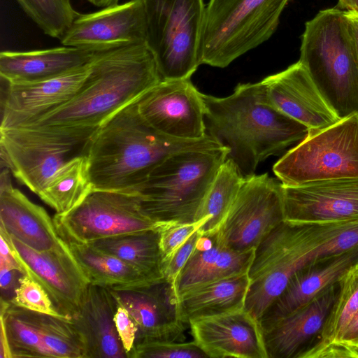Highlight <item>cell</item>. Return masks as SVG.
I'll list each match as a JSON object with an SVG mask.
<instances>
[{"instance_id": "cell-26", "label": "cell", "mask_w": 358, "mask_h": 358, "mask_svg": "<svg viewBox=\"0 0 358 358\" xmlns=\"http://www.w3.org/2000/svg\"><path fill=\"white\" fill-rule=\"evenodd\" d=\"M202 237L176 278L175 287L178 296L200 285L248 273L255 250H234L218 243L211 236L208 237V246H203Z\"/></svg>"}, {"instance_id": "cell-24", "label": "cell", "mask_w": 358, "mask_h": 358, "mask_svg": "<svg viewBox=\"0 0 358 358\" xmlns=\"http://www.w3.org/2000/svg\"><path fill=\"white\" fill-rule=\"evenodd\" d=\"M118 303L109 288L89 284L79 312L71 321L82 335L86 358H125L114 315Z\"/></svg>"}, {"instance_id": "cell-16", "label": "cell", "mask_w": 358, "mask_h": 358, "mask_svg": "<svg viewBox=\"0 0 358 358\" xmlns=\"http://www.w3.org/2000/svg\"><path fill=\"white\" fill-rule=\"evenodd\" d=\"M59 41L63 45L91 52L146 43L143 0H129L93 13H80Z\"/></svg>"}, {"instance_id": "cell-22", "label": "cell", "mask_w": 358, "mask_h": 358, "mask_svg": "<svg viewBox=\"0 0 358 358\" xmlns=\"http://www.w3.org/2000/svg\"><path fill=\"white\" fill-rule=\"evenodd\" d=\"M358 262V246L343 252L317 258L297 271L283 292L267 308L259 322L262 330L308 303L337 282Z\"/></svg>"}, {"instance_id": "cell-43", "label": "cell", "mask_w": 358, "mask_h": 358, "mask_svg": "<svg viewBox=\"0 0 358 358\" xmlns=\"http://www.w3.org/2000/svg\"><path fill=\"white\" fill-rule=\"evenodd\" d=\"M0 240V268L16 269L25 274L13 255L8 242L1 234Z\"/></svg>"}, {"instance_id": "cell-34", "label": "cell", "mask_w": 358, "mask_h": 358, "mask_svg": "<svg viewBox=\"0 0 358 358\" xmlns=\"http://www.w3.org/2000/svg\"><path fill=\"white\" fill-rule=\"evenodd\" d=\"M32 21L50 37L60 39L80 13L71 0H15Z\"/></svg>"}, {"instance_id": "cell-5", "label": "cell", "mask_w": 358, "mask_h": 358, "mask_svg": "<svg viewBox=\"0 0 358 358\" xmlns=\"http://www.w3.org/2000/svg\"><path fill=\"white\" fill-rule=\"evenodd\" d=\"M228 152L218 147L182 150L168 157L134 192L142 213L157 224L196 222Z\"/></svg>"}, {"instance_id": "cell-7", "label": "cell", "mask_w": 358, "mask_h": 358, "mask_svg": "<svg viewBox=\"0 0 358 358\" xmlns=\"http://www.w3.org/2000/svg\"><path fill=\"white\" fill-rule=\"evenodd\" d=\"M289 0H209L200 47L201 64L224 68L266 41Z\"/></svg>"}, {"instance_id": "cell-29", "label": "cell", "mask_w": 358, "mask_h": 358, "mask_svg": "<svg viewBox=\"0 0 358 358\" xmlns=\"http://www.w3.org/2000/svg\"><path fill=\"white\" fill-rule=\"evenodd\" d=\"M90 244L130 264L152 281L164 279L158 228L105 238Z\"/></svg>"}, {"instance_id": "cell-30", "label": "cell", "mask_w": 358, "mask_h": 358, "mask_svg": "<svg viewBox=\"0 0 358 358\" xmlns=\"http://www.w3.org/2000/svg\"><path fill=\"white\" fill-rule=\"evenodd\" d=\"M90 284L105 287L152 282L138 269L90 243H66Z\"/></svg>"}, {"instance_id": "cell-19", "label": "cell", "mask_w": 358, "mask_h": 358, "mask_svg": "<svg viewBox=\"0 0 358 358\" xmlns=\"http://www.w3.org/2000/svg\"><path fill=\"white\" fill-rule=\"evenodd\" d=\"M92 62V61H91ZM91 62L64 75L31 83L7 85L0 129L29 124L64 105L83 87Z\"/></svg>"}, {"instance_id": "cell-36", "label": "cell", "mask_w": 358, "mask_h": 358, "mask_svg": "<svg viewBox=\"0 0 358 358\" xmlns=\"http://www.w3.org/2000/svg\"><path fill=\"white\" fill-rule=\"evenodd\" d=\"M9 302L13 306L31 311L66 317L54 305L44 288L26 274L19 279V285Z\"/></svg>"}, {"instance_id": "cell-4", "label": "cell", "mask_w": 358, "mask_h": 358, "mask_svg": "<svg viewBox=\"0 0 358 358\" xmlns=\"http://www.w3.org/2000/svg\"><path fill=\"white\" fill-rule=\"evenodd\" d=\"M299 61L341 119L358 114V54L346 11L322 10L306 22Z\"/></svg>"}, {"instance_id": "cell-38", "label": "cell", "mask_w": 358, "mask_h": 358, "mask_svg": "<svg viewBox=\"0 0 358 358\" xmlns=\"http://www.w3.org/2000/svg\"><path fill=\"white\" fill-rule=\"evenodd\" d=\"M202 236L199 229L196 231L169 259L162 263V271L164 280L175 284L180 271L196 248Z\"/></svg>"}, {"instance_id": "cell-2", "label": "cell", "mask_w": 358, "mask_h": 358, "mask_svg": "<svg viewBox=\"0 0 358 358\" xmlns=\"http://www.w3.org/2000/svg\"><path fill=\"white\" fill-rule=\"evenodd\" d=\"M206 134L228 150L245 178L258 164L300 142L309 129L283 114L268 100L261 82L238 84L226 97L201 93Z\"/></svg>"}, {"instance_id": "cell-27", "label": "cell", "mask_w": 358, "mask_h": 358, "mask_svg": "<svg viewBox=\"0 0 358 358\" xmlns=\"http://www.w3.org/2000/svg\"><path fill=\"white\" fill-rule=\"evenodd\" d=\"M248 273L234 275L192 287L178 296L184 320L244 308L249 288Z\"/></svg>"}, {"instance_id": "cell-12", "label": "cell", "mask_w": 358, "mask_h": 358, "mask_svg": "<svg viewBox=\"0 0 358 358\" xmlns=\"http://www.w3.org/2000/svg\"><path fill=\"white\" fill-rule=\"evenodd\" d=\"M284 220L282 183L267 173L255 174L245 178L226 217L210 236L225 247L246 252L255 250Z\"/></svg>"}, {"instance_id": "cell-33", "label": "cell", "mask_w": 358, "mask_h": 358, "mask_svg": "<svg viewBox=\"0 0 358 358\" xmlns=\"http://www.w3.org/2000/svg\"><path fill=\"white\" fill-rule=\"evenodd\" d=\"M45 357L86 358L85 341L71 319L36 313Z\"/></svg>"}, {"instance_id": "cell-44", "label": "cell", "mask_w": 358, "mask_h": 358, "mask_svg": "<svg viewBox=\"0 0 358 358\" xmlns=\"http://www.w3.org/2000/svg\"><path fill=\"white\" fill-rule=\"evenodd\" d=\"M337 8L358 15V0H338Z\"/></svg>"}, {"instance_id": "cell-15", "label": "cell", "mask_w": 358, "mask_h": 358, "mask_svg": "<svg viewBox=\"0 0 358 358\" xmlns=\"http://www.w3.org/2000/svg\"><path fill=\"white\" fill-rule=\"evenodd\" d=\"M109 289L137 324L136 340L184 341L188 323L181 313L175 284L163 279Z\"/></svg>"}, {"instance_id": "cell-1", "label": "cell", "mask_w": 358, "mask_h": 358, "mask_svg": "<svg viewBox=\"0 0 358 358\" xmlns=\"http://www.w3.org/2000/svg\"><path fill=\"white\" fill-rule=\"evenodd\" d=\"M81 90L64 105L18 127L55 128L93 134L111 116L162 80L146 43L94 52ZM15 128V127H14Z\"/></svg>"}, {"instance_id": "cell-39", "label": "cell", "mask_w": 358, "mask_h": 358, "mask_svg": "<svg viewBox=\"0 0 358 358\" xmlns=\"http://www.w3.org/2000/svg\"><path fill=\"white\" fill-rule=\"evenodd\" d=\"M356 246H358V218L349 220L333 239L322 245L315 259L343 252Z\"/></svg>"}, {"instance_id": "cell-45", "label": "cell", "mask_w": 358, "mask_h": 358, "mask_svg": "<svg viewBox=\"0 0 358 358\" xmlns=\"http://www.w3.org/2000/svg\"><path fill=\"white\" fill-rule=\"evenodd\" d=\"M347 12V11H346ZM358 54V15L347 12Z\"/></svg>"}, {"instance_id": "cell-20", "label": "cell", "mask_w": 358, "mask_h": 358, "mask_svg": "<svg viewBox=\"0 0 358 358\" xmlns=\"http://www.w3.org/2000/svg\"><path fill=\"white\" fill-rule=\"evenodd\" d=\"M270 103L314 132L341 118L299 62L260 81Z\"/></svg>"}, {"instance_id": "cell-31", "label": "cell", "mask_w": 358, "mask_h": 358, "mask_svg": "<svg viewBox=\"0 0 358 358\" xmlns=\"http://www.w3.org/2000/svg\"><path fill=\"white\" fill-rule=\"evenodd\" d=\"M92 190L87 157L80 155L62 165L38 196L56 214H64L79 205Z\"/></svg>"}, {"instance_id": "cell-11", "label": "cell", "mask_w": 358, "mask_h": 358, "mask_svg": "<svg viewBox=\"0 0 358 358\" xmlns=\"http://www.w3.org/2000/svg\"><path fill=\"white\" fill-rule=\"evenodd\" d=\"M53 220L66 243H90L157 228L141 211L135 193L92 190L76 208Z\"/></svg>"}, {"instance_id": "cell-21", "label": "cell", "mask_w": 358, "mask_h": 358, "mask_svg": "<svg viewBox=\"0 0 358 358\" xmlns=\"http://www.w3.org/2000/svg\"><path fill=\"white\" fill-rule=\"evenodd\" d=\"M8 171L6 168L1 174L0 228L38 252L67 247L57 233L53 218L13 186Z\"/></svg>"}, {"instance_id": "cell-10", "label": "cell", "mask_w": 358, "mask_h": 358, "mask_svg": "<svg viewBox=\"0 0 358 358\" xmlns=\"http://www.w3.org/2000/svg\"><path fill=\"white\" fill-rule=\"evenodd\" d=\"M92 136L52 128L0 129L1 163L38 195L62 165L76 156L86 155Z\"/></svg>"}, {"instance_id": "cell-46", "label": "cell", "mask_w": 358, "mask_h": 358, "mask_svg": "<svg viewBox=\"0 0 358 358\" xmlns=\"http://www.w3.org/2000/svg\"><path fill=\"white\" fill-rule=\"evenodd\" d=\"M94 6L97 7H108L119 3L120 0H87Z\"/></svg>"}, {"instance_id": "cell-13", "label": "cell", "mask_w": 358, "mask_h": 358, "mask_svg": "<svg viewBox=\"0 0 358 358\" xmlns=\"http://www.w3.org/2000/svg\"><path fill=\"white\" fill-rule=\"evenodd\" d=\"M143 119L159 133L176 139L206 138L201 93L190 78L162 80L137 101Z\"/></svg>"}, {"instance_id": "cell-42", "label": "cell", "mask_w": 358, "mask_h": 358, "mask_svg": "<svg viewBox=\"0 0 358 358\" xmlns=\"http://www.w3.org/2000/svg\"><path fill=\"white\" fill-rule=\"evenodd\" d=\"M25 275L16 269L0 268V287L1 298L6 301L10 300L8 295L11 291L15 294V290L19 285V279Z\"/></svg>"}, {"instance_id": "cell-23", "label": "cell", "mask_w": 358, "mask_h": 358, "mask_svg": "<svg viewBox=\"0 0 358 358\" xmlns=\"http://www.w3.org/2000/svg\"><path fill=\"white\" fill-rule=\"evenodd\" d=\"M339 290L338 281L263 329L268 358H298L320 334Z\"/></svg>"}, {"instance_id": "cell-6", "label": "cell", "mask_w": 358, "mask_h": 358, "mask_svg": "<svg viewBox=\"0 0 358 358\" xmlns=\"http://www.w3.org/2000/svg\"><path fill=\"white\" fill-rule=\"evenodd\" d=\"M349 220L323 224L284 220L276 226L255 249L244 308L259 320L293 275L314 260L321 246L333 239Z\"/></svg>"}, {"instance_id": "cell-37", "label": "cell", "mask_w": 358, "mask_h": 358, "mask_svg": "<svg viewBox=\"0 0 358 358\" xmlns=\"http://www.w3.org/2000/svg\"><path fill=\"white\" fill-rule=\"evenodd\" d=\"M206 222L207 219L203 218L194 222L158 224L162 263L169 259L192 234Z\"/></svg>"}, {"instance_id": "cell-28", "label": "cell", "mask_w": 358, "mask_h": 358, "mask_svg": "<svg viewBox=\"0 0 358 358\" xmlns=\"http://www.w3.org/2000/svg\"><path fill=\"white\" fill-rule=\"evenodd\" d=\"M337 296L322 330L298 358H324L358 311V262L341 277Z\"/></svg>"}, {"instance_id": "cell-9", "label": "cell", "mask_w": 358, "mask_h": 358, "mask_svg": "<svg viewBox=\"0 0 358 358\" xmlns=\"http://www.w3.org/2000/svg\"><path fill=\"white\" fill-rule=\"evenodd\" d=\"M273 171L285 186L358 177V114L308 132Z\"/></svg>"}, {"instance_id": "cell-18", "label": "cell", "mask_w": 358, "mask_h": 358, "mask_svg": "<svg viewBox=\"0 0 358 358\" xmlns=\"http://www.w3.org/2000/svg\"><path fill=\"white\" fill-rule=\"evenodd\" d=\"M189 326L208 357L268 358L259 320L245 308L194 318Z\"/></svg>"}, {"instance_id": "cell-40", "label": "cell", "mask_w": 358, "mask_h": 358, "mask_svg": "<svg viewBox=\"0 0 358 358\" xmlns=\"http://www.w3.org/2000/svg\"><path fill=\"white\" fill-rule=\"evenodd\" d=\"M324 358H358V311Z\"/></svg>"}, {"instance_id": "cell-3", "label": "cell", "mask_w": 358, "mask_h": 358, "mask_svg": "<svg viewBox=\"0 0 358 358\" xmlns=\"http://www.w3.org/2000/svg\"><path fill=\"white\" fill-rule=\"evenodd\" d=\"M136 101L111 116L89 141L86 156L92 190L134 193L170 155L222 147L209 135L188 141L159 133L141 116Z\"/></svg>"}, {"instance_id": "cell-25", "label": "cell", "mask_w": 358, "mask_h": 358, "mask_svg": "<svg viewBox=\"0 0 358 358\" xmlns=\"http://www.w3.org/2000/svg\"><path fill=\"white\" fill-rule=\"evenodd\" d=\"M94 52L65 45L28 51H1V78L8 83L24 84L55 78L88 64Z\"/></svg>"}, {"instance_id": "cell-8", "label": "cell", "mask_w": 358, "mask_h": 358, "mask_svg": "<svg viewBox=\"0 0 358 358\" xmlns=\"http://www.w3.org/2000/svg\"><path fill=\"white\" fill-rule=\"evenodd\" d=\"M147 45L162 80L190 78L200 59L203 0H143Z\"/></svg>"}, {"instance_id": "cell-17", "label": "cell", "mask_w": 358, "mask_h": 358, "mask_svg": "<svg viewBox=\"0 0 358 358\" xmlns=\"http://www.w3.org/2000/svg\"><path fill=\"white\" fill-rule=\"evenodd\" d=\"M285 220L323 224L358 218V177L282 184Z\"/></svg>"}, {"instance_id": "cell-14", "label": "cell", "mask_w": 358, "mask_h": 358, "mask_svg": "<svg viewBox=\"0 0 358 358\" xmlns=\"http://www.w3.org/2000/svg\"><path fill=\"white\" fill-rule=\"evenodd\" d=\"M11 252L24 273L38 282L54 305L71 320L83 303L89 282L67 247L46 252L36 251L0 228Z\"/></svg>"}, {"instance_id": "cell-41", "label": "cell", "mask_w": 358, "mask_h": 358, "mask_svg": "<svg viewBox=\"0 0 358 358\" xmlns=\"http://www.w3.org/2000/svg\"><path fill=\"white\" fill-rule=\"evenodd\" d=\"M114 322L127 357L134 348L138 333V326L128 310L121 306H118L115 312Z\"/></svg>"}, {"instance_id": "cell-35", "label": "cell", "mask_w": 358, "mask_h": 358, "mask_svg": "<svg viewBox=\"0 0 358 358\" xmlns=\"http://www.w3.org/2000/svg\"><path fill=\"white\" fill-rule=\"evenodd\" d=\"M208 357L192 341H166L136 340L127 358H203Z\"/></svg>"}, {"instance_id": "cell-32", "label": "cell", "mask_w": 358, "mask_h": 358, "mask_svg": "<svg viewBox=\"0 0 358 358\" xmlns=\"http://www.w3.org/2000/svg\"><path fill=\"white\" fill-rule=\"evenodd\" d=\"M244 180L235 164L227 159L211 184L197 215V221L207 219V222L199 229L203 236H210L216 233Z\"/></svg>"}]
</instances>
